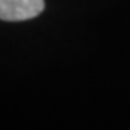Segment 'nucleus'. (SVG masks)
I'll return each mask as SVG.
<instances>
[{"instance_id":"obj_1","label":"nucleus","mask_w":130,"mask_h":130,"mask_svg":"<svg viewBox=\"0 0 130 130\" xmlns=\"http://www.w3.org/2000/svg\"><path fill=\"white\" fill-rule=\"evenodd\" d=\"M42 10L44 0H0V20H29L37 17Z\"/></svg>"}]
</instances>
